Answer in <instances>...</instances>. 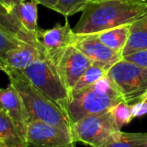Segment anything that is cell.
Segmentation results:
<instances>
[{
  "label": "cell",
  "mask_w": 147,
  "mask_h": 147,
  "mask_svg": "<svg viewBox=\"0 0 147 147\" xmlns=\"http://www.w3.org/2000/svg\"><path fill=\"white\" fill-rule=\"evenodd\" d=\"M34 1H36L38 4H41V5L49 8V9L54 10V11H56L57 5H58V0H34Z\"/></svg>",
  "instance_id": "484cf974"
},
{
  "label": "cell",
  "mask_w": 147,
  "mask_h": 147,
  "mask_svg": "<svg viewBox=\"0 0 147 147\" xmlns=\"http://www.w3.org/2000/svg\"><path fill=\"white\" fill-rule=\"evenodd\" d=\"M73 147H75V145H74V146H73Z\"/></svg>",
  "instance_id": "f1b7e54d"
},
{
  "label": "cell",
  "mask_w": 147,
  "mask_h": 147,
  "mask_svg": "<svg viewBox=\"0 0 147 147\" xmlns=\"http://www.w3.org/2000/svg\"><path fill=\"white\" fill-rule=\"evenodd\" d=\"M23 74L34 87L65 111V107L70 99L69 91L64 85L54 61L46 52L28 65L23 70Z\"/></svg>",
  "instance_id": "277c9868"
},
{
  "label": "cell",
  "mask_w": 147,
  "mask_h": 147,
  "mask_svg": "<svg viewBox=\"0 0 147 147\" xmlns=\"http://www.w3.org/2000/svg\"><path fill=\"white\" fill-rule=\"evenodd\" d=\"M23 1H25V0H0V4H1L9 13H12L13 8Z\"/></svg>",
  "instance_id": "d4e9b609"
},
{
  "label": "cell",
  "mask_w": 147,
  "mask_h": 147,
  "mask_svg": "<svg viewBox=\"0 0 147 147\" xmlns=\"http://www.w3.org/2000/svg\"><path fill=\"white\" fill-rule=\"evenodd\" d=\"M122 100V95L106 74L90 87L70 97L65 112L73 124L89 115L105 112Z\"/></svg>",
  "instance_id": "3957f363"
},
{
  "label": "cell",
  "mask_w": 147,
  "mask_h": 147,
  "mask_svg": "<svg viewBox=\"0 0 147 147\" xmlns=\"http://www.w3.org/2000/svg\"><path fill=\"white\" fill-rule=\"evenodd\" d=\"M130 32V24L127 25H121L115 28H111L108 30L101 31L96 33L99 40L116 52L122 53L126 43H127L128 37Z\"/></svg>",
  "instance_id": "2e32d148"
},
{
  "label": "cell",
  "mask_w": 147,
  "mask_h": 147,
  "mask_svg": "<svg viewBox=\"0 0 147 147\" xmlns=\"http://www.w3.org/2000/svg\"><path fill=\"white\" fill-rule=\"evenodd\" d=\"M45 49L40 43L23 42L8 52L4 61L0 64V70L7 71H21L30 65L33 61L45 54Z\"/></svg>",
  "instance_id": "8fae6325"
},
{
  "label": "cell",
  "mask_w": 147,
  "mask_h": 147,
  "mask_svg": "<svg viewBox=\"0 0 147 147\" xmlns=\"http://www.w3.org/2000/svg\"><path fill=\"white\" fill-rule=\"evenodd\" d=\"M146 1H147V0H146Z\"/></svg>",
  "instance_id": "f546056e"
},
{
  "label": "cell",
  "mask_w": 147,
  "mask_h": 147,
  "mask_svg": "<svg viewBox=\"0 0 147 147\" xmlns=\"http://www.w3.org/2000/svg\"><path fill=\"white\" fill-rule=\"evenodd\" d=\"M91 1H101V0H91ZM146 1V0H145Z\"/></svg>",
  "instance_id": "83f0119b"
},
{
  "label": "cell",
  "mask_w": 147,
  "mask_h": 147,
  "mask_svg": "<svg viewBox=\"0 0 147 147\" xmlns=\"http://www.w3.org/2000/svg\"><path fill=\"white\" fill-rule=\"evenodd\" d=\"M142 100H143V101H145V102H147V94L145 95V97H144V98L142 99Z\"/></svg>",
  "instance_id": "4316f807"
},
{
  "label": "cell",
  "mask_w": 147,
  "mask_h": 147,
  "mask_svg": "<svg viewBox=\"0 0 147 147\" xmlns=\"http://www.w3.org/2000/svg\"><path fill=\"white\" fill-rule=\"evenodd\" d=\"M73 45L105 71H108L115 63L123 58L122 53L116 52L103 44L96 33L77 35Z\"/></svg>",
  "instance_id": "9c48e42d"
},
{
  "label": "cell",
  "mask_w": 147,
  "mask_h": 147,
  "mask_svg": "<svg viewBox=\"0 0 147 147\" xmlns=\"http://www.w3.org/2000/svg\"><path fill=\"white\" fill-rule=\"evenodd\" d=\"M23 42H26V41L0 29V64L4 61L9 51H11L13 48L17 47Z\"/></svg>",
  "instance_id": "44dd1931"
},
{
  "label": "cell",
  "mask_w": 147,
  "mask_h": 147,
  "mask_svg": "<svg viewBox=\"0 0 147 147\" xmlns=\"http://www.w3.org/2000/svg\"><path fill=\"white\" fill-rule=\"evenodd\" d=\"M123 59L134 62V63H136V64H139V65L147 67V50L136 51V52L124 55Z\"/></svg>",
  "instance_id": "603a6c76"
},
{
  "label": "cell",
  "mask_w": 147,
  "mask_h": 147,
  "mask_svg": "<svg viewBox=\"0 0 147 147\" xmlns=\"http://www.w3.org/2000/svg\"><path fill=\"white\" fill-rule=\"evenodd\" d=\"M131 111L134 118L143 116V115L147 114V102L141 100L139 102L135 103V104H132Z\"/></svg>",
  "instance_id": "cb8c5ba5"
},
{
  "label": "cell",
  "mask_w": 147,
  "mask_h": 147,
  "mask_svg": "<svg viewBox=\"0 0 147 147\" xmlns=\"http://www.w3.org/2000/svg\"><path fill=\"white\" fill-rule=\"evenodd\" d=\"M0 147H28L12 119L0 108Z\"/></svg>",
  "instance_id": "9a60e30c"
},
{
  "label": "cell",
  "mask_w": 147,
  "mask_h": 147,
  "mask_svg": "<svg viewBox=\"0 0 147 147\" xmlns=\"http://www.w3.org/2000/svg\"><path fill=\"white\" fill-rule=\"evenodd\" d=\"M0 29L15 35L26 42L39 43L37 37L24 29L14 14L9 13L1 4H0Z\"/></svg>",
  "instance_id": "e0dca14e"
},
{
  "label": "cell",
  "mask_w": 147,
  "mask_h": 147,
  "mask_svg": "<svg viewBox=\"0 0 147 147\" xmlns=\"http://www.w3.org/2000/svg\"><path fill=\"white\" fill-rule=\"evenodd\" d=\"M10 83L22 98L29 120H39L71 132V122L65 111L38 90L21 71H7Z\"/></svg>",
  "instance_id": "7a4b0ae2"
},
{
  "label": "cell",
  "mask_w": 147,
  "mask_h": 147,
  "mask_svg": "<svg viewBox=\"0 0 147 147\" xmlns=\"http://www.w3.org/2000/svg\"><path fill=\"white\" fill-rule=\"evenodd\" d=\"M100 147H147V132L130 133L119 130Z\"/></svg>",
  "instance_id": "ac0fdd59"
},
{
  "label": "cell",
  "mask_w": 147,
  "mask_h": 147,
  "mask_svg": "<svg viewBox=\"0 0 147 147\" xmlns=\"http://www.w3.org/2000/svg\"><path fill=\"white\" fill-rule=\"evenodd\" d=\"M76 36L77 34H75L66 20L64 25L57 24L51 29H41L37 34V39L47 54H52L67 46L73 45Z\"/></svg>",
  "instance_id": "7c38bea8"
},
{
  "label": "cell",
  "mask_w": 147,
  "mask_h": 147,
  "mask_svg": "<svg viewBox=\"0 0 147 147\" xmlns=\"http://www.w3.org/2000/svg\"><path fill=\"white\" fill-rule=\"evenodd\" d=\"M106 74L107 71H105L102 67H100L97 64L92 63L87 68V70L82 74V76L78 79V81L76 82L75 86L70 92V97L81 92L84 89L90 87L91 85H93L95 82H97L100 78H102Z\"/></svg>",
  "instance_id": "d6986e66"
},
{
  "label": "cell",
  "mask_w": 147,
  "mask_h": 147,
  "mask_svg": "<svg viewBox=\"0 0 147 147\" xmlns=\"http://www.w3.org/2000/svg\"><path fill=\"white\" fill-rule=\"evenodd\" d=\"M109 110L112 114L115 124L120 130L122 129L124 125L130 123L134 118L132 115L131 105L127 104L124 100L118 102L113 107H111Z\"/></svg>",
  "instance_id": "ffe728a7"
},
{
  "label": "cell",
  "mask_w": 147,
  "mask_h": 147,
  "mask_svg": "<svg viewBox=\"0 0 147 147\" xmlns=\"http://www.w3.org/2000/svg\"><path fill=\"white\" fill-rule=\"evenodd\" d=\"M37 4L38 3L34 0H25L16 5L12 10V13L17 18L24 29L36 37L39 31L41 30L37 24V18H38Z\"/></svg>",
  "instance_id": "5bb4252c"
},
{
  "label": "cell",
  "mask_w": 147,
  "mask_h": 147,
  "mask_svg": "<svg viewBox=\"0 0 147 147\" xmlns=\"http://www.w3.org/2000/svg\"><path fill=\"white\" fill-rule=\"evenodd\" d=\"M147 13L145 0L90 1L73 31L77 35L93 34L121 25L132 24Z\"/></svg>",
  "instance_id": "6da1fadb"
},
{
  "label": "cell",
  "mask_w": 147,
  "mask_h": 147,
  "mask_svg": "<svg viewBox=\"0 0 147 147\" xmlns=\"http://www.w3.org/2000/svg\"><path fill=\"white\" fill-rule=\"evenodd\" d=\"M119 130L110 110L86 116L71 126L74 141L91 147H100Z\"/></svg>",
  "instance_id": "8992f818"
},
{
  "label": "cell",
  "mask_w": 147,
  "mask_h": 147,
  "mask_svg": "<svg viewBox=\"0 0 147 147\" xmlns=\"http://www.w3.org/2000/svg\"><path fill=\"white\" fill-rule=\"evenodd\" d=\"M0 108L9 115L20 135L26 141L27 112L21 96L11 83H9L6 88H0Z\"/></svg>",
  "instance_id": "30bf717a"
},
{
  "label": "cell",
  "mask_w": 147,
  "mask_h": 147,
  "mask_svg": "<svg viewBox=\"0 0 147 147\" xmlns=\"http://www.w3.org/2000/svg\"><path fill=\"white\" fill-rule=\"evenodd\" d=\"M122 98L132 105L147 94V67L122 58L107 71Z\"/></svg>",
  "instance_id": "5b68a950"
},
{
  "label": "cell",
  "mask_w": 147,
  "mask_h": 147,
  "mask_svg": "<svg viewBox=\"0 0 147 147\" xmlns=\"http://www.w3.org/2000/svg\"><path fill=\"white\" fill-rule=\"evenodd\" d=\"M91 0H58L56 12L65 17L74 15L84 9Z\"/></svg>",
  "instance_id": "7402d4cb"
},
{
  "label": "cell",
  "mask_w": 147,
  "mask_h": 147,
  "mask_svg": "<svg viewBox=\"0 0 147 147\" xmlns=\"http://www.w3.org/2000/svg\"><path fill=\"white\" fill-rule=\"evenodd\" d=\"M26 143L28 147H73L76 142L68 130L39 120H29Z\"/></svg>",
  "instance_id": "ba28073f"
},
{
  "label": "cell",
  "mask_w": 147,
  "mask_h": 147,
  "mask_svg": "<svg viewBox=\"0 0 147 147\" xmlns=\"http://www.w3.org/2000/svg\"><path fill=\"white\" fill-rule=\"evenodd\" d=\"M48 56L54 61L60 77L69 91V94L78 79L93 63L74 45L48 54Z\"/></svg>",
  "instance_id": "52a82bcc"
},
{
  "label": "cell",
  "mask_w": 147,
  "mask_h": 147,
  "mask_svg": "<svg viewBox=\"0 0 147 147\" xmlns=\"http://www.w3.org/2000/svg\"><path fill=\"white\" fill-rule=\"evenodd\" d=\"M147 50V13L130 24V32L122 55Z\"/></svg>",
  "instance_id": "4fadbf2b"
}]
</instances>
